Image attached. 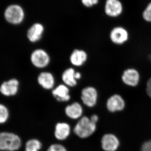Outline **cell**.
Returning <instances> with one entry per match:
<instances>
[{
    "label": "cell",
    "instance_id": "obj_20",
    "mask_svg": "<svg viewBox=\"0 0 151 151\" xmlns=\"http://www.w3.org/2000/svg\"><path fill=\"white\" fill-rule=\"evenodd\" d=\"M9 117L8 108L3 104H0V124H3L7 121Z\"/></svg>",
    "mask_w": 151,
    "mask_h": 151
},
{
    "label": "cell",
    "instance_id": "obj_21",
    "mask_svg": "<svg viewBox=\"0 0 151 151\" xmlns=\"http://www.w3.org/2000/svg\"><path fill=\"white\" fill-rule=\"evenodd\" d=\"M142 18L145 21L151 23V2L149 3L143 11Z\"/></svg>",
    "mask_w": 151,
    "mask_h": 151
},
{
    "label": "cell",
    "instance_id": "obj_1",
    "mask_svg": "<svg viewBox=\"0 0 151 151\" xmlns=\"http://www.w3.org/2000/svg\"><path fill=\"white\" fill-rule=\"evenodd\" d=\"M22 141L18 135L10 133H0V150L6 151H15L20 149Z\"/></svg>",
    "mask_w": 151,
    "mask_h": 151
},
{
    "label": "cell",
    "instance_id": "obj_28",
    "mask_svg": "<svg viewBox=\"0 0 151 151\" xmlns=\"http://www.w3.org/2000/svg\"><path fill=\"white\" fill-rule=\"evenodd\" d=\"M149 59L150 60V61L151 62V54L149 55Z\"/></svg>",
    "mask_w": 151,
    "mask_h": 151
},
{
    "label": "cell",
    "instance_id": "obj_13",
    "mask_svg": "<svg viewBox=\"0 0 151 151\" xmlns=\"http://www.w3.org/2000/svg\"><path fill=\"white\" fill-rule=\"evenodd\" d=\"M70 133V125L65 122H60L55 125L54 135L58 140L66 139L69 137Z\"/></svg>",
    "mask_w": 151,
    "mask_h": 151
},
{
    "label": "cell",
    "instance_id": "obj_18",
    "mask_svg": "<svg viewBox=\"0 0 151 151\" xmlns=\"http://www.w3.org/2000/svg\"><path fill=\"white\" fill-rule=\"evenodd\" d=\"M75 70L73 68H68L63 73L62 79L67 86L73 87L77 84V80L75 77Z\"/></svg>",
    "mask_w": 151,
    "mask_h": 151
},
{
    "label": "cell",
    "instance_id": "obj_22",
    "mask_svg": "<svg viewBox=\"0 0 151 151\" xmlns=\"http://www.w3.org/2000/svg\"><path fill=\"white\" fill-rule=\"evenodd\" d=\"M47 151H68L67 149L61 144H54L50 145Z\"/></svg>",
    "mask_w": 151,
    "mask_h": 151
},
{
    "label": "cell",
    "instance_id": "obj_19",
    "mask_svg": "<svg viewBox=\"0 0 151 151\" xmlns=\"http://www.w3.org/2000/svg\"><path fill=\"white\" fill-rule=\"evenodd\" d=\"M41 142L36 139H31L25 145V151H39L42 148Z\"/></svg>",
    "mask_w": 151,
    "mask_h": 151
},
{
    "label": "cell",
    "instance_id": "obj_6",
    "mask_svg": "<svg viewBox=\"0 0 151 151\" xmlns=\"http://www.w3.org/2000/svg\"><path fill=\"white\" fill-rule=\"evenodd\" d=\"M31 61L33 65L38 68L46 67L50 62V58L48 53L42 49L34 50L30 57Z\"/></svg>",
    "mask_w": 151,
    "mask_h": 151
},
{
    "label": "cell",
    "instance_id": "obj_24",
    "mask_svg": "<svg viewBox=\"0 0 151 151\" xmlns=\"http://www.w3.org/2000/svg\"><path fill=\"white\" fill-rule=\"evenodd\" d=\"M141 151H151V140L143 144L141 147Z\"/></svg>",
    "mask_w": 151,
    "mask_h": 151
},
{
    "label": "cell",
    "instance_id": "obj_14",
    "mask_svg": "<svg viewBox=\"0 0 151 151\" xmlns=\"http://www.w3.org/2000/svg\"><path fill=\"white\" fill-rule=\"evenodd\" d=\"M53 97L59 102H67L70 100L69 90L66 85L60 84L52 91Z\"/></svg>",
    "mask_w": 151,
    "mask_h": 151
},
{
    "label": "cell",
    "instance_id": "obj_3",
    "mask_svg": "<svg viewBox=\"0 0 151 151\" xmlns=\"http://www.w3.org/2000/svg\"><path fill=\"white\" fill-rule=\"evenodd\" d=\"M4 17L6 21L10 24L16 25L20 24L24 19V10L19 5H10L5 10Z\"/></svg>",
    "mask_w": 151,
    "mask_h": 151
},
{
    "label": "cell",
    "instance_id": "obj_16",
    "mask_svg": "<svg viewBox=\"0 0 151 151\" xmlns=\"http://www.w3.org/2000/svg\"><path fill=\"white\" fill-rule=\"evenodd\" d=\"M37 81L42 87L46 89H52L55 84L54 76L48 72L41 73L38 76Z\"/></svg>",
    "mask_w": 151,
    "mask_h": 151
},
{
    "label": "cell",
    "instance_id": "obj_8",
    "mask_svg": "<svg viewBox=\"0 0 151 151\" xmlns=\"http://www.w3.org/2000/svg\"><path fill=\"white\" fill-rule=\"evenodd\" d=\"M104 10L107 16L117 17L123 13V4L120 0H106Z\"/></svg>",
    "mask_w": 151,
    "mask_h": 151
},
{
    "label": "cell",
    "instance_id": "obj_5",
    "mask_svg": "<svg viewBox=\"0 0 151 151\" xmlns=\"http://www.w3.org/2000/svg\"><path fill=\"white\" fill-rule=\"evenodd\" d=\"M109 38L114 44L122 45L129 40V34L125 27L118 26L111 30L109 34Z\"/></svg>",
    "mask_w": 151,
    "mask_h": 151
},
{
    "label": "cell",
    "instance_id": "obj_10",
    "mask_svg": "<svg viewBox=\"0 0 151 151\" xmlns=\"http://www.w3.org/2000/svg\"><path fill=\"white\" fill-rule=\"evenodd\" d=\"M107 109L111 112L122 111L125 107V102L121 95L115 94L108 98L106 103Z\"/></svg>",
    "mask_w": 151,
    "mask_h": 151
},
{
    "label": "cell",
    "instance_id": "obj_17",
    "mask_svg": "<svg viewBox=\"0 0 151 151\" xmlns=\"http://www.w3.org/2000/svg\"><path fill=\"white\" fill-rule=\"evenodd\" d=\"M87 58V54L85 51L77 49L75 50L71 53L70 60L72 65L80 66L84 64Z\"/></svg>",
    "mask_w": 151,
    "mask_h": 151
},
{
    "label": "cell",
    "instance_id": "obj_11",
    "mask_svg": "<svg viewBox=\"0 0 151 151\" xmlns=\"http://www.w3.org/2000/svg\"><path fill=\"white\" fill-rule=\"evenodd\" d=\"M101 145L105 151H116L119 147V142L115 135L107 134L102 138Z\"/></svg>",
    "mask_w": 151,
    "mask_h": 151
},
{
    "label": "cell",
    "instance_id": "obj_23",
    "mask_svg": "<svg viewBox=\"0 0 151 151\" xmlns=\"http://www.w3.org/2000/svg\"><path fill=\"white\" fill-rule=\"evenodd\" d=\"M81 2L84 6L90 8L97 5L99 0H81Z\"/></svg>",
    "mask_w": 151,
    "mask_h": 151
},
{
    "label": "cell",
    "instance_id": "obj_4",
    "mask_svg": "<svg viewBox=\"0 0 151 151\" xmlns=\"http://www.w3.org/2000/svg\"><path fill=\"white\" fill-rule=\"evenodd\" d=\"M122 82L126 86L136 87L139 84L141 76L138 70L134 68H126L121 76Z\"/></svg>",
    "mask_w": 151,
    "mask_h": 151
},
{
    "label": "cell",
    "instance_id": "obj_26",
    "mask_svg": "<svg viewBox=\"0 0 151 151\" xmlns=\"http://www.w3.org/2000/svg\"><path fill=\"white\" fill-rule=\"evenodd\" d=\"M90 119L92 122H94V123H95V124H96L98 121L99 118H98V116H97V115H93L91 116Z\"/></svg>",
    "mask_w": 151,
    "mask_h": 151
},
{
    "label": "cell",
    "instance_id": "obj_27",
    "mask_svg": "<svg viewBox=\"0 0 151 151\" xmlns=\"http://www.w3.org/2000/svg\"><path fill=\"white\" fill-rule=\"evenodd\" d=\"M75 77L76 80L80 79L81 77V73H79V72H76V73Z\"/></svg>",
    "mask_w": 151,
    "mask_h": 151
},
{
    "label": "cell",
    "instance_id": "obj_12",
    "mask_svg": "<svg viewBox=\"0 0 151 151\" xmlns=\"http://www.w3.org/2000/svg\"><path fill=\"white\" fill-rule=\"evenodd\" d=\"M44 27L41 24L36 23L28 30L27 37L32 42H35L41 38L43 34Z\"/></svg>",
    "mask_w": 151,
    "mask_h": 151
},
{
    "label": "cell",
    "instance_id": "obj_2",
    "mask_svg": "<svg viewBox=\"0 0 151 151\" xmlns=\"http://www.w3.org/2000/svg\"><path fill=\"white\" fill-rule=\"evenodd\" d=\"M96 124L86 116L82 117L74 127L73 132L78 137L85 139L93 134L96 129Z\"/></svg>",
    "mask_w": 151,
    "mask_h": 151
},
{
    "label": "cell",
    "instance_id": "obj_7",
    "mask_svg": "<svg viewBox=\"0 0 151 151\" xmlns=\"http://www.w3.org/2000/svg\"><path fill=\"white\" fill-rule=\"evenodd\" d=\"M98 93L97 89L92 86L85 87L81 92V99L84 105L89 108L94 107L97 104Z\"/></svg>",
    "mask_w": 151,
    "mask_h": 151
},
{
    "label": "cell",
    "instance_id": "obj_9",
    "mask_svg": "<svg viewBox=\"0 0 151 151\" xmlns=\"http://www.w3.org/2000/svg\"><path fill=\"white\" fill-rule=\"evenodd\" d=\"M19 83L16 78H13L4 81L0 85V92L3 95L10 97L15 95L18 92Z\"/></svg>",
    "mask_w": 151,
    "mask_h": 151
},
{
    "label": "cell",
    "instance_id": "obj_15",
    "mask_svg": "<svg viewBox=\"0 0 151 151\" xmlns=\"http://www.w3.org/2000/svg\"><path fill=\"white\" fill-rule=\"evenodd\" d=\"M83 108L79 103L75 102L65 107V112L67 117L72 119L81 118L83 114Z\"/></svg>",
    "mask_w": 151,
    "mask_h": 151
},
{
    "label": "cell",
    "instance_id": "obj_25",
    "mask_svg": "<svg viewBox=\"0 0 151 151\" xmlns=\"http://www.w3.org/2000/svg\"><path fill=\"white\" fill-rule=\"evenodd\" d=\"M146 92L148 96L151 98V77L146 82Z\"/></svg>",
    "mask_w": 151,
    "mask_h": 151
}]
</instances>
